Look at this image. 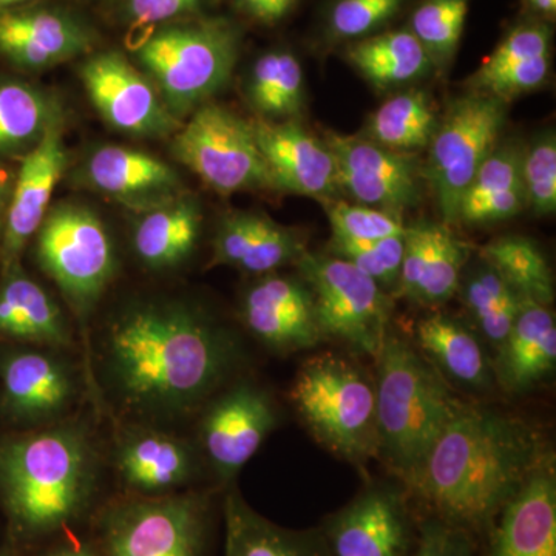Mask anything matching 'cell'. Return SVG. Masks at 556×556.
<instances>
[{"mask_svg":"<svg viewBox=\"0 0 556 556\" xmlns=\"http://www.w3.org/2000/svg\"><path fill=\"white\" fill-rule=\"evenodd\" d=\"M481 262L495 269L521 298L551 306L554 276L546 255L535 241L522 236L500 237L479 251Z\"/></svg>","mask_w":556,"mask_h":556,"instance_id":"e575fe53","label":"cell"},{"mask_svg":"<svg viewBox=\"0 0 556 556\" xmlns=\"http://www.w3.org/2000/svg\"><path fill=\"white\" fill-rule=\"evenodd\" d=\"M556 325L551 306L521 298L517 320L493 358L495 379L508 393H526L554 372Z\"/></svg>","mask_w":556,"mask_h":556,"instance_id":"4316f807","label":"cell"},{"mask_svg":"<svg viewBox=\"0 0 556 556\" xmlns=\"http://www.w3.org/2000/svg\"><path fill=\"white\" fill-rule=\"evenodd\" d=\"M116 470L127 489L146 496L167 495L188 484L197 456L185 439L153 428H130L119 439Z\"/></svg>","mask_w":556,"mask_h":556,"instance_id":"484cf974","label":"cell"},{"mask_svg":"<svg viewBox=\"0 0 556 556\" xmlns=\"http://www.w3.org/2000/svg\"><path fill=\"white\" fill-rule=\"evenodd\" d=\"M348 61L378 87L397 86L424 78L433 61L409 30L386 33L354 43L346 51Z\"/></svg>","mask_w":556,"mask_h":556,"instance_id":"1f68e13d","label":"cell"},{"mask_svg":"<svg viewBox=\"0 0 556 556\" xmlns=\"http://www.w3.org/2000/svg\"><path fill=\"white\" fill-rule=\"evenodd\" d=\"M404 0H339L332 9L331 33L339 39H354L378 30L401 9Z\"/></svg>","mask_w":556,"mask_h":556,"instance_id":"b9f144b4","label":"cell"},{"mask_svg":"<svg viewBox=\"0 0 556 556\" xmlns=\"http://www.w3.org/2000/svg\"><path fill=\"white\" fill-rule=\"evenodd\" d=\"M201 225L200 204L189 195L139 212L131 237L135 252L149 269L177 268L195 251Z\"/></svg>","mask_w":556,"mask_h":556,"instance_id":"f1b7e54d","label":"cell"},{"mask_svg":"<svg viewBox=\"0 0 556 556\" xmlns=\"http://www.w3.org/2000/svg\"><path fill=\"white\" fill-rule=\"evenodd\" d=\"M527 7L546 20H554L556 14V0H526Z\"/></svg>","mask_w":556,"mask_h":556,"instance_id":"c3c4849f","label":"cell"},{"mask_svg":"<svg viewBox=\"0 0 556 556\" xmlns=\"http://www.w3.org/2000/svg\"><path fill=\"white\" fill-rule=\"evenodd\" d=\"M241 318L249 332L276 353H298L325 342L302 278L265 274L244 292Z\"/></svg>","mask_w":556,"mask_h":556,"instance_id":"ac0fdd59","label":"cell"},{"mask_svg":"<svg viewBox=\"0 0 556 556\" xmlns=\"http://www.w3.org/2000/svg\"><path fill=\"white\" fill-rule=\"evenodd\" d=\"M320 201L331 225L332 240L362 243V241H378L388 237L404 236L407 232L402 214L397 212L339 199Z\"/></svg>","mask_w":556,"mask_h":556,"instance_id":"74e56055","label":"cell"},{"mask_svg":"<svg viewBox=\"0 0 556 556\" xmlns=\"http://www.w3.org/2000/svg\"><path fill=\"white\" fill-rule=\"evenodd\" d=\"M289 399L309 433L336 456L356 466L378 457L375 383L350 358L311 357L295 375Z\"/></svg>","mask_w":556,"mask_h":556,"instance_id":"8992f818","label":"cell"},{"mask_svg":"<svg viewBox=\"0 0 556 556\" xmlns=\"http://www.w3.org/2000/svg\"><path fill=\"white\" fill-rule=\"evenodd\" d=\"M241 35L226 17L167 22L137 50L142 73L178 121L225 89L240 54Z\"/></svg>","mask_w":556,"mask_h":556,"instance_id":"5b68a950","label":"cell"},{"mask_svg":"<svg viewBox=\"0 0 556 556\" xmlns=\"http://www.w3.org/2000/svg\"><path fill=\"white\" fill-rule=\"evenodd\" d=\"M407 556H473V541L468 530L431 517L420 525L415 551Z\"/></svg>","mask_w":556,"mask_h":556,"instance_id":"ee69618b","label":"cell"},{"mask_svg":"<svg viewBox=\"0 0 556 556\" xmlns=\"http://www.w3.org/2000/svg\"><path fill=\"white\" fill-rule=\"evenodd\" d=\"M91 46L90 28L67 11L22 5L0 13V56L16 68L56 67Z\"/></svg>","mask_w":556,"mask_h":556,"instance_id":"d6986e66","label":"cell"},{"mask_svg":"<svg viewBox=\"0 0 556 556\" xmlns=\"http://www.w3.org/2000/svg\"><path fill=\"white\" fill-rule=\"evenodd\" d=\"M522 153H525V149L519 148L517 142L497 146L492 155L479 167L477 177L464 193L459 211L481 203V201L495 199L510 190L525 188L521 172Z\"/></svg>","mask_w":556,"mask_h":556,"instance_id":"60d3db41","label":"cell"},{"mask_svg":"<svg viewBox=\"0 0 556 556\" xmlns=\"http://www.w3.org/2000/svg\"><path fill=\"white\" fill-rule=\"evenodd\" d=\"M277 426L276 408L265 390L240 382L207 405L200 424V442L223 481H230L257 453Z\"/></svg>","mask_w":556,"mask_h":556,"instance_id":"9a60e30c","label":"cell"},{"mask_svg":"<svg viewBox=\"0 0 556 556\" xmlns=\"http://www.w3.org/2000/svg\"><path fill=\"white\" fill-rule=\"evenodd\" d=\"M522 185L527 206L538 217H547L556 208V139L546 131L533 139L522 153Z\"/></svg>","mask_w":556,"mask_h":556,"instance_id":"ab89813d","label":"cell"},{"mask_svg":"<svg viewBox=\"0 0 556 556\" xmlns=\"http://www.w3.org/2000/svg\"><path fill=\"white\" fill-rule=\"evenodd\" d=\"M460 287L479 338L496 353L517 320L521 295L484 262L468 274Z\"/></svg>","mask_w":556,"mask_h":556,"instance_id":"836d02e7","label":"cell"},{"mask_svg":"<svg viewBox=\"0 0 556 556\" xmlns=\"http://www.w3.org/2000/svg\"><path fill=\"white\" fill-rule=\"evenodd\" d=\"M0 342L64 350L72 328L60 303L21 262L0 268Z\"/></svg>","mask_w":556,"mask_h":556,"instance_id":"cb8c5ba5","label":"cell"},{"mask_svg":"<svg viewBox=\"0 0 556 556\" xmlns=\"http://www.w3.org/2000/svg\"><path fill=\"white\" fill-rule=\"evenodd\" d=\"M204 497L160 495L115 504L102 521L105 556H203Z\"/></svg>","mask_w":556,"mask_h":556,"instance_id":"8fae6325","label":"cell"},{"mask_svg":"<svg viewBox=\"0 0 556 556\" xmlns=\"http://www.w3.org/2000/svg\"><path fill=\"white\" fill-rule=\"evenodd\" d=\"M306 251L302 230L278 225L257 212H232L219 222L207 268L230 266L265 276L298 263Z\"/></svg>","mask_w":556,"mask_h":556,"instance_id":"7402d4cb","label":"cell"},{"mask_svg":"<svg viewBox=\"0 0 556 556\" xmlns=\"http://www.w3.org/2000/svg\"><path fill=\"white\" fill-rule=\"evenodd\" d=\"M295 265L313 295L325 340H338L358 354L378 358L390 334L393 309L386 289L334 255L306 251Z\"/></svg>","mask_w":556,"mask_h":556,"instance_id":"9c48e42d","label":"cell"},{"mask_svg":"<svg viewBox=\"0 0 556 556\" xmlns=\"http://www.w3.org/2000/svg\"><path fill=\"white\" fill-rule=\"evenodd\" d=\"M438 123L437 110L426 91L408 90L376 110L367 138L394 152L415 155L430 146Z\"/></svg>","mask_w":556,"mask_h":556,"instance_id":"d6a6232c","label":"cell"},{"mask_svg":"<svg viewBox=\"0 0 556 556\" xmlns=\"http://www.w3.org/2000/svg\"><path fill=\"white\" fill-rule=\"evenodd\" d=\"M60 100L35 84L0 78V159L25 156L58 118Z\"/></svg>","mask_w":556,"mask_h":556,"instance_id":"4dcf8cb0","label":"cell"},{"mask_svg":"<svg viewBox=\"0 0 556 556\" xmlns=\"http://www.w3.org/2000/svg\"><path fill=\"white\" fill-rule=\"evenodd\" d=\"M27 2L28 0H0V13H2V11L16 9V7L25 5Z\"/></svg>","mask_w":556,"mask_h":556,"instance_id":"f907efd6","label":"cell"},{"mask_svg":"<svg viewBox=\"0 0 556 556\" xmlns=\"http://www.w3.org/2000/svg\"><path fill=\"white\" fill-rule=\"evenodd\" d=\"M43 556H97L89 546H70L56 548Z\"/></svg>","mask_w":556,"mask_h":556,"instance_id":"681fc988","label":"cell"},{"mask_svg":"<svg viewBox=\"0 0 556 556\" xmlns=\"http://www.w3.org/2000/svg\"><path fill=\"white\" fill-rule=\"evenodd\" d=\"M84 177L91 188L138 212L182 195L181 178L170 164L121 146H104L91 153Z\"/></svg>","mask_w":556,"mask_h":556,"instance_id":"603a6c76","label":"cell"},{"mask_svg":"<svg viewBox=\"0 0 556 556\" xmlns=\"http://www.w3.org/2000/svg\"><path fill=\"white\" fill-rule=\"evenodd\" d=\"M552 33L544 24H522L508 33L478 72L490 73L536 58L551 56Z\"/></svg>","mask_w":556,"mask_h":556,"instance_id":"7bdbcfd3","label":"cell"},{"mask_svg":"<svg viewBox=\"0 0 556 556\" xmlns=\"http://www.w3.org/2000/svg\"><path fill=\"white\" fill-rule=\"evenodd\" d=\"M468 0H424L412 17V31L427 50L434 67L455 56L466 27Z\"/></svg>","mask_w":556,"mask_h":556,"instance_id":"8d00e7d4","label":"cell"},{"mask_svg":"<svg viewBox=\"0 0 556 556\" xmlns=\"http://www.w3.org/2000/svg\"><path fill=\"white\" fill-rule=\"evenodd\" d=\"M172 153L222 195L277 190L252 121L214 102L201 105L175 131Z\"/></svg>","mask_w":556,"mask_h":556,"instance_id":"30bf717a","label":"cell"},{"mask_svg":"<svg viewBox=\"0 0 556 556\" xmlns=\"http://www.w3.org/2000/svg\"><path fill=\"white\" fill-rule=\"evenodd\" d=\"M495 519L490 556H556V479L551 459Z\"/></svg>","mask_w":556,"mask_h":556,"instance_id":"d4e9b609","label":"cell"},{"mask_svg":"<svg viewBox=\"0 0 556 556\" xmlns=\"http://www.w3.org/2000/svg\"><path fill=\"white\" fill-rule=\"evenodd\" d=\"M201 0H126L124 11L135 24H167L195 13Z\"/></svg>","mask_w":556,"mask_h":556,"instance_id":"f6af8a7d","label":"cell"},{"mask_svg":"<svg viewBox=\"0 0 556 556\" xmlns=\"http://www.w3.org/2000/svg\"><path fill=\"white\" fill-rule=\"evenodd\" d=\"M249 101L262 119H292L303 108V70L288 51L263 54L249 80Z\"/></svg>","mask_w":556,"mask_h":556,"instance_id":"d590c367","label":"cell"},{"mask_svg":"<svg viewBox=\"0 0 556 556\" xmlns=\"http://www.w3.org/2000/svg\"><path fill=\"white\" fill-rule=\"evenodd\" d=\"M470 248L445 223L407 226L401 277L394 295L424 306L455 298Z\"/></svg>","mask_w":556,"mask_h":556,"instance_id":"44dd1931","label":"cell"},{"mask_svg":"<svg viewBox=\"0 0 556 556\" xmlns=\"http://www.w3.org/2000/svg\"><path fill=\"white\" fill-rule=\"evenodd\" d=\"M405 233L378 241L331 240L329 255L345 260L386 291H396L404 258Z\"/></svg>","mask_w":556,"mask_h":556,"instance_id":"f35d334b","label":"cell"},{"mask_svg":"<svg viewBox=\"0 0 556 556\" xmlns=\"http://www.w3.org/2000/svg\"><path fill=\"white\" fill-rule=\"evenodd\" d=\"M223 556H329L324 538L285 529L257 514L237 490L225 501Z\"/></svg>","mask_w":556,"mask_h":556,"instance_id":"f546056e","label":"cell"},{"mask_svg":"<svg viewBox=\"0 0 556 556\" xmlns=\"http://www.w3.org/2000/svg\"><path fill=\"white\" fill-rule=\"evenodd\" d=\"M239 348L225 329L181 302H141L108 329L105 378L135 415L170 417L199 407L229 378Z\"/></svg>","mask_w":556,"mask_h":556,"instance_id":"6da1fadb","label":"cell"},{"mask_svg":"<svg viewBox=\"0 0 556 556\" xmlns=\"http://www.w3.org/2000/svg\"><path fill=\"white\" fill-rule=\"evenodd\" d=\"M339 190L357 204L402 214L422 199V169L412 153L394 152L367 137L325 131Z\"/></svg>","mask_w":556,"mask_h":556,"instance_id":"7c38bea8","label":"cell"},{"mask_svg":"<svg viewBox=\"0 0 556 556\" xmlns=\"http://www.w3.org/2000/svg\"><path fill=\"white\" fill-rule=\"evenodd\" d=\"M0 556H16V555H14V552L11 551V548L5 547V548H0Z\"/></svg>","mask_w":556,"mask_h":556,"instance_id":"816d5d0a","label":"cell"},{"mask_svg":"<svg viewBox=\"0 0 556 556\" xmlns=\"http://www.w3.org/2000/svg\"><path fill=\"white\" fill-rule=\"evenodd\" d=\"M547 460L540 434L525 420L463 404L404 484L433 517L470 532L495 521Z\"/></svg>","mask_w":556,"mask_h":556,"instance_id":"7a4b0ae2","label":"cell"},{"mask_svg":"<svg viewBox=\"0 0 556 556\" xmlns=\"http://www.w3.org/2000/svg\"><path fill=\"white\" fill-rule=\"evenodd\" d=\"M75 397V372L53 348L16 346L0 353V409L14 424H54Z\"/></svg>","mask_w":556,"mask_h":556,"instance_id":"5bb4252c","label":"cell"},{"mask_svg":"<svg viewBox=\"0 0 556 556\" xmlns=\"http://www.w3.org/2000/svg\"><path fill=\"white\" fill-rule=\"evenodd\" d=\"M64 124V116L51 123L22 160L0 240V268L21 262L22 252L49 214L51 197L68 164Z\"/></svg>","mask_w":556,"mask_h":556,"instance_id":"2e32d148","label":"cell"},{"mask_svg":"<svg viewBox=\"0 0 556 556\" xmlns=\"http://www.w3.org/2000/svg\"><path fill=\"white\" fill-rule=\"evenodd\" d=\"M237 3L255 20L277 22L292 9L295 0H237Z\"/></svg>","mask_w":556,"mask_h":556,"instance_id":"bcb514c9","label":"cell"},{"mask_svg":"<svg viewBox=\"0 0 556 556\" xmlns=\"http://www.w3.org/2000/svg\"><path fill=\"white\" fill-rule=\"evenodd\" d=\"M321 538L329 556H407L412 522L405 497L396 486H368L329 518Z\"/></svg>","mask_w":556,"mask_h":556,"instance_id":"e0dca14e","label":"cell"},{"mask_svg":"<svg viewBox=\"0 0 556 556\" xmlns=\"http://www.w3.org/2000/svg\"><path fill=\"white\" fill-rule=\"evenodd\" d=\"M376 361L378 457L405 482L464 402L453 394L441 372L405 340L388 334Z\"/></svg>","mask_w":556,"mask_h":556,"instance_id":"277c9868","label":"cell"},{"mask_svg":"<svg viewBox=\"0 0 556 556\" xmlns=\"http://www.w3.org/2000/svg\"><path fill=\"white\" fill-rule=\"evenodd\" d=\"M79 76L91 104L113 129L139 138H164L181 127L148 76L119 51L93 54L80 65Z\"/></svg>","mask_w":556,"mask_h":556,"instance_id":"4fadbf2b","label":"cell"},{"mask_svg":"<svg viewBox=\"0 0 556 556\" xmlns=\"http://www.w3.org/2000/svg\"><path fill=\"white\" fill-rule=\"evenodd\" d=\"M252 126L277 190L317 200L336 199V161L324 139L294 119L273 123L260 118L252 121Z\"/></svg>","mask_w":556,"mask_h":556,"instance_id":"ffe728a7","label":"cell"},{"mask_svg":"<svg viewBox=\"0 0 556 556\" xmlns=\"http://www.w3.org/2000/svg\"><path fill=\"white\" fill-rule=\"evenodd\" d=\"M506 119L507 102L471 90L450 102L439 121L422 175L445 225L456 223L464 193L497 148Z\"/></svg>","mask_w":556,"mask_h":556,"instance_id":"ba28073f","label":"cell"},{"mask_svg":"<svg viewBox=\"0 0 556 556\" xmlns=\"http://www.w3.org/2000/svg\"><path fill=\"white\" fill-rule=\"evenodd\" d=\"M10 182L0 174V240H2L3 226H5L7 211H9L11 199Z\"/></svg>","mask_w":556,"mask_h":556,"instance_id":"7dc6e473","label":"cell"},{"mask_svg":"<svg viewBox=\"0 0 556 556\" xmlns=\"http://www.w3.org/2000/svg\"><path fill=\"white\" fill-rule=\"evenodd\" d=\"M98 459L86 428L54 424L0 441V504L17 536L50 535L86 510Z\"/></svg>","mask_w":556,"mask_h":556,"instance_id":"3957f363","label":"cell"},{"mask_svg":"<svg viewBox=\"0 0 556 556\" xmlns=\"http://www.w3.org/2000/svg\"><path fill=\"white\" fill-rule=\"evenodd\" d=\"M417 351L447 382L468 391H485L495 380L493 361L473 329L456 318L434 313L416 329Z\"/></svg>","mask_w":556,"mask_h":556,"instance_id":"83f0119b","label":"cell"},{"mask_svg":"<svg viewBox=\"0 0 556 556\" xmlns=\"http://www.w3.org/2000/svg\"><path fill=\"white\" fill-rule=\"evenodd\" d=\"M36 260L80 318L98 305L116 270L115 249L102 219L90 207H50L36 232Z\"/></svg>","mask_w":556,"mask_h":556,"instance_id":"52a82bcc","label":"cell"}]
</instances>
